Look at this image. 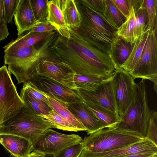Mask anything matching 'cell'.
<instances>
[{
	"mask_svg": "<svg viewBox=\"0 0 157 157\" xmlns=\"http://www.w3.org/2000/svg\"><path fill=\"white\" fill-rule=\"evenodd\" d=\"M135 20L134 10L132 6L129 16L117 31L118 36L132 44H133L135 42L134 28Z\"/></svg>",
	"mask_w": 157,
	"mask_h": 157,
	"instance_id": "cell-27",
	"label": "cell"
},
{
	"mask_svg": "<svg viewBox=\"0 0 157 157\" xmlns=\"http://www.w3.org/2000/svg\"><path fill=\"white\" fill-rule=\"evenodd\" d=\"M35 45L21 48L13 52L4 53V62L8 69L16 78L18 84L24 83L36 72L39 59V50Z\"/></svg>",
	"mask_w": 157,
	"mask_h": 157,
	"instance_id": "cell-6",
	"label": "cell"
},
{
	"mask_svg": "<svg viewBox=\"0 0 157 157\" xmlns=\"http://www.w3.org/2000/svg\"><path fill=\"white\" fill-rule=\"evenodd\" d=\"M109 78H103L75 74L74 81L77 89L88 91H94L100 84Z\"/></svg>",
	"mask_w": 157,
	"mask_h": 157,
	"instance_id": "cell-29",
	"label": "cell"
},
{
	"mask_svg": "<svg viewBox=\"0 0 157 157\" xmlns=\"http://www.w3.org/2000/svg\"><path fill=\"white\" fill-rule=\"evenodd\" d=\"M67 109L85 128L89 135L101 129L98 121L87 107L85 102L66 103Z\"/></svg>",
	"mask_w": 157,
	"mask_h": 157,
	"instance_id": "cell-15",
	"label": "cell"
},
{
	"mask_svg": "<svg viewBox=\"0 0 157 157\" xmlns=\"http://www.w3.org/2000/svg\"><path fill=\"white\" fill-rule=\"evenodd\" d=\"M46 21L55 27L62 36L69 39V29L66 24L62 10V0L48 1Z\"/></svg>",
	"mask_w": 157,
	"mask_h": 157,
	"instance_id": "cell-18",
	"label": "cell"
},
{
	"mask_svg": "<svg viewBox=\"0 0 157 157\" xmlns=\"http://www.w3.org/2000/svg\"><path fill=\"white\" fill-rule=\"evenodd\" d=\"M45 154L36 151H33L24 157H44Z\"/></svg>",
	"mask_w": 157,
	"mask_h": 157,
	"instance_id": "cell-42",
	"label": "cell"
},
{
	"mask_svg": "<svg viewBox=\"0 0 157 157\" xmlns=\"http://www.w3.org/2000/svg\"><path fill=\"white\" fill-rule=\"evenodd\" d=\"M69 39L61 36L53 48L60 60L76 74L103 78L110 77L116 70L109 55L94 47L77 31L69 28Z\"/></svg>",
	"mask_w": 157,
	"mask_h": 157,
	"instance_id": "cell-1",
	"label": "cell"
},
{
	"mask_svg": "<svg viewBox=\"0 0 157 157\" xmlns=\"http://www.w3.org/2000/svg\"><path fill=\"white\" fill-rule=\"evenodd\" d=\"M135 79L122 68L115 70L112 75V84L118 113H124L133 98L136 83Z\"/></svg>",
	"mask_w": 157,
	"mask_h": 157,
	"instance_id": "cell-10",
	"label": "cell"
},
{
	"mask_svg": "<svg viewBox=\"0 0 157 157\" xmlns=\"http://www.w3.org/2000/svg\"><path fill=\"white\" fill-rule=\"evenodd\" d=\"M122 14L127 19L132 8L130 0H111Z\"/></svg>",
	"mask_w": 157,
	"mask_h": 157,
	"instance_id": "cell-37",
	"label": "cell"
},
{
	"mask_svg": "<svg viewBox=\"0 0 157 157\" xmlns=\"http://www.w3.org/2000/svg\"><path fill=\"white\" fill-rule=\"evenodd\" d=\"M81 1L83 5L99 15L104 10V0H86Z\"/></svg>",
	"mask_w": 157,
	"mask_h": 157,
	"instance_id": "cell-38",
	"label": "cell"
},
{
	"mask_svg": "<svg viewBox=\"0 0 157 157\" xmlns=\"http://www.w3.org/2000/svg\"><path fill=\"white\" fill-rule=\"evenodd\" d=\"M153 111L149 108L145 80L142 79L136 83L132 100L115 128L118 130L137 132L145 138L148 121Z\"/></svg>",
	"mask_w": 157,
	"mask_h": 157,
	"instance_id": "cell-3",
	"label": "cell"
},
{
	"mask_svg": "<svg viewBox=\"0 0 157 157\" xmlns=\"http://www.w3.org/2000/svg\"><path fill=\"white\" fill-rule=\"evenodd\" d=\"M20 97L23 103L37 115L48 114L52 109L51 107L47 106L34 99L22 89Z\"/></svg>",
	"mask_w": 157,
	"mask_h": 157,
	"instance_id": "cell-30",
	"label": "cell"
},
{
	"mask_svg": "<svg viewBox=\"0 0 157 157\" xmlns=\"http://www.w3.org/2000/svg\"><path fill=\"white\" fill-rule=\"evenodd\" d=\"M6 65L0 67V125L13 117L24 105Z\"/></svg>",
	"mask_w": 157,
	"mask_h": 157,
	"instance_id": "cell-7",
	"label": "cell"
},
{
	"mask_svg": "<svg viewBox=\"0 0 157 157\" xmlns=\"http://www.w3.org/2000/svg\"><path fill=\"white\" fill-rule=\"evenodd\" d=\"M53 32L43 33H33L30 30L25 31L20 35L14 40H12L4 46V53L13 52L21 48L29 47L53 34Z\"/></svg>",
	"mask_w": 157,
	"mask_h": 157,
	"instance_id": "cell-19",
	"label": "cell"
},
{
	"mask_svg": "<svg viewBox=\"0 0 157 157\" xmlns=\"http://www.w3.org/2000/svg\"><path fill=\"white\" fill-rule=\"evenodd\" d=\"M145 138L137 132L104 128L85 136L83 149L93 153L106 152L126 147Z\"/></svg>",
	"mask_w": 157,
	"mask_h": 157,
	"instance_id": "cell-4",
	"label": "cell"
},
{
	"mask_svg": "<svg viewBox=\"0 0 157 157\" xmlns=\"http://www.w3.org/2000/svg\"><path fill=\"white\" fill-rule=\"evenodd\" d=\"M83 140L77 134H65L48 128L32 144V151L45 154L54 155L73 144L82 143Z\"/></svg>",
	"mask_w": 157,
	"mask_h": 157,
	"instance_id": "cell-9",
	"label": "cell"
},
{
	"mask_svg": "<svg viewBox=\"0 0 157 157\" xmlns=\"http://www.w3.org/2000/svg\"><path fill=\"white\" fill-rule=\"evenodd\" d=\"M33 13L36 21L39 22L45 21L48 14V0H30Z\"/></svg>",
	"mask_w": 157,
	"mask_h": 157,
	"instance_id": "cell-32",
	"label": "cell"
},
{
	"mask_svg": "<svg viewBox=\"0 0 157 157\" xmlns=\"http://www.w3.org/2000/svg\"><path fill=\"white\" fill-rule=\"evenodd\" d=\"M147 153H157V146L145 138L128 146L106 152L93 153L83 149L80 157H122L132 154Z\"/></svg>",
	"mask_w": 157,
	"mask_h": 157,
	"instance_id": "cell-14",
	"label": "cell"
},
{
	"mask_svg": "<svg viewBox=\"0 0 157 157\" xmlns=\"http://www.w3.org/2000/svg\"><path fill=\"white\" fill-rule=\"evenodd\" d=\"M112 79V75L100 84L94 91H88L77 88V92L86 103L100 106L118 114Z\"/></svg>",
	"mask_w": 157,
	"mask_h": 157,
	"instance_id": "cell-13",
	"label": "cell"
},
{
	"mask_svg": "<svg viewBox=\"0 0 157 157\" xmlns=\"http://www.w3.org/2000/svg\"><path fill=\"white\" fill-rule=\"evenodd\" d=\"M88 109L98 121L102 129L115 128L119 122V115L100 106L86 103Z\"/></svg>",
	"mask_w": 157,
	"mask_h": 157,
	"instance_id": "cell-20",
	"label": "cell"
},
{
	"mask_svg": "<svg viewBox=\"0 0 157 157\" xmlns=\"http://www.w3.org/2000/svg\"><path fill=\"white\" fill-rule=\"evenodd\" d=\"M75 2L73 0H62L63 15L69 29H77L81 25V16Z\"/></svg>",
	"mask_w": 157,
	"mask_h": 157,
	"instance_id": "cell-24",
	"label": "cell"
},
{
	"mask_svg": "<svg viewBox=\"0 0 157 157\" xmlns=\"http://www.w3.org/2000/svg\"><path fill=\"white\" fill-rule=\"evenodd\" d=\"M44 157H54V155L45 154Z\"/></svg>",
	"mask_w": 157,
	"mask_h": 157,
	"instance_id": "cell-44",
	"label": "cell"
},
{
	"mask_svg": "<svg viewBox=\"0 0 157 157\" xmlns=\"http://www.w3.org/2000/svg\"><path fill=\"white\" fill-rule=\"evenodd\" d=\"M24 83L22 89L36 100L47 106L51 107L44 93L39 90L28 80Z\"/></svg>",
	"mask_w": 157,
	"mask_h": 157,
	"instance_id": "cell-33",
	"label": "cell"
},
{
	"mask_svg": "<svg viewBox=\"0 0 157 157\" xmlns=\"http://www.w3.org/2000/svg\"><path fill=\"white\" fill-rule=\"evenodd\" d=\"M157 28L151 32L144 46L140 58L129 73L135 79H147L154 83L157 92Z\"/></svg>",
	"mask_w": 157,
	"mask_h": 157,
	"instance_id": "cell-8",
	"label": "cell"
},
{
	"mask_svg": "<svg viewBox=\"0 0 157 157\" xmlns=\"http://www.w3.org/2000/svg\"><path fill=\"white\" fill-rule=\"evenodd\" d=\"M38 116L44 118L50 125L51 128L64 131L77 132L78 129L64 119L53 109L47 115Z\"/></svg>",
	"mask_w": 157,
	"mask_h": 157,
	"instance_id": "cell-28",
	"label": "cell"
},
{
	"mask_svg": "<svg viewBox=\"0 0 157 157\" xmlns=\"http://www.w3.org/2000/svg\"><path fill=\"white\" fill-rule=\"evenodd\" d=\"M7 24L4 20L0 22V41L6 39L9 35Z\"/></svg>",
	"mask_w": 157,
	"mask_h": 157,
	"instance_id": "cell-40",
	"label": "cell"
},
{
	"mask_svg": "<svg viewBox=\"0 0 157 157\" xmlns=\"http://www.w3.org/2000/svg\"><path fill=\"white\" fill-rule=\"evenodd\" d=\"M83 149L82 142L74 144L55 153L54 157H78Z\"/></svg>",
	"mask_w": 157,
	"mask_h": 157,
	"instance_id": "cell-36",
	"label": "cell"
},
{
	"mask_svg": "<svg viewBox=\"0 0 157 157\" xmlns=\"http://www.w3.org/2000/svg\"><path fill=\"white\" fill-rule=\"evenodd\" d=\"M35 73L55 80L71 89H77L74 81L76 73L60 60L53 59H43L38 64Z\"/></svg>",
	"mask_w": 157,
	"mask_h": 157,
	"instance_id": "cell-11",
	"label": "cell"
},
{
	"mask_svg": "<svg viewBox=\"0 0 157 157\" xmlns=\"http://www.w3.org/2000/svg\"><path fill=\"white\" fill-rule=\"evenodd\" d=\"M104 10L99 15L110 25L117 30L127 19L120 12L111 0H104Z\"/></svg>",
	"mask_w": 157,
	"mask_h": 157,
	"instance_id": "cell-25",
	"label": "cell"
},
{
	"mask_svg": "<svg viewBox=\"0 0 157 157\" xmlns=\"http://www.w3.org/2000/svg\"><path fill=\"white\" fill-rule=\"evenodd\" d=\"M45 94L53 110L77 128L78 131H86L82 124L67 109L66 103L61 101L51 93Z\"/></svg>",
	"mask_w": 157,
	"mask_h": 157,
	"instance_id": "cell-21",
	"label": "cell"
},
{
	"mask_svg": "<svg viewBox=\"0 0 157 157\" xmlns=\"http://www.w3.org/2000/svg\"><path fill=\"white\" fill-rule=\"evenodd\" d=\"M142 6L146 9L148 16V22L146 30L151 32L157 28V0H143Z\"/></svg>",
	"mask_w": 157,
	"mask_h": 157,
	"instance_id": "cell-31",
	"label": "cell"
},
{
	"mask_svg": "<svg viewBox=\"0 0 157 157\" xmlns=\"http://www.w3.org/2000/svg\"><path fill=\"white\" fill-rule=\"evenodd\" d=\"M151 32L146 30L135 40L128 57L121 67L122 68L129 73L138 62Z\"/></svg>",
	"mask_w": 157,
	"mask_h": 157,
	"instance_id": "cell-23",
	"label": "cell"
},
{
	"mask_svg": "<svg viewBox=\"0 0 157 157\" xmlns=\"http://www.w3.org/2000/svg\"><path fill=\"white\" fill-rule=\"evenodd\" d=\"M29 30L32 33H40L52 32L56 29L46 21L36 25Z\"/></svg>",
	"mask_w": 157,
	"mask_h": 157,
	"instance_id": "cell-39",
	"label": "cell"
},
{
	"mask_svg": "<svg viewBox=\"0 0 157 157\" xmlns=\"http://www.w3.org/2000/svg\"><path fill=\"white\" fill-rule=\"evenodd\" d=\"M133 45L118 36L109 55L116 70L121 68L128 57Z\"/></svg>",
	"mask_w": 157,
	"mask_h": 157,
	"instance_id": "cell-22",
	"label": "cell"
},
{
	"mask_svg": "<svg viewBox=\"0 0 157 157\" xmlns=\"http://www.w3.org/2000/svg\"><path fill=\"white\" fill-rule=\"evenodd\" d=\"M0 143L13 157H24L32 151L31 143L19 136L0 134Z\"/></svg>",
	"mask_w": 157,
	"mask_h": 157,
	"instance_id": "cell-17",
	"label": "cell"
},
{
	"mask_svg": "<svg viewBox=\"0 0 157 157\" xmlns=\"http://www.w3.org/2000/svg\"><path fill=\"white\" fill-rule=\"evenodd\" d=\"M78 157H80V155Z\"/></svg>",
	"mask_w": 157,
	"mask_h": 157,
	"instance_id": "cell-45",
	"label": "cell"
},
{
	"mask_svg": "<svg viewBox=\"0 0 157 157\" xmlns=\"http://www.w3.org/2000/svg\"><path fill=\"white\" fill-rule=\"evenodd\" d=\"M51 128L44 118L36 115L24 104L17 114L0 125V134L19 136L32 144L44 132Z\"/></svg>",
	"mask_w": 157,
	"mask_h": 157,
	"instance_id": "cell-5",
	"label": "cell"
},
{
	"mask_svg": "<svg viewBox=\"0 0 157 157\" xmlns=\"http://www.w3.org/2000/svg\"><path fill=\"white\" fill-rule=\"evenodd\" d=\"M145 138L157 146V112L153 111L148 121Z\"/></svg>",
	"mask_w": 157,
	"mask_h": 157,
	"instance_id": "cell-34",
	"label": "cell"
},
{
	"mask_svg": "<svg viewBox=\"0 0 157 157\" xmlns=\"http://www.w3.org/2000/svg\"><path fill=\"white\" fill-rule=\"evenodd\" d=\"M28 80L42 92L51 93L65 103L85 102L77 90L71 89L49 78L35 73Z\"/></svg>",
	"mask_w": 157,
	"mask_h": 157,
	"instance_id": "cell-12",
	"label": "cell"
},
{
	"mask_svg": "<svg viewBox=\"0 0 157 157\" xmlns=\"http://www.w3.org/2000/svg\"><path fill=\"white\" fill-rule=\"evenodd\" d=\"M122 157H157V153H147L134 154Z\"/></svg>",
	"mask_w": 157,
	"mask_h": 157,
	"instance_id": "cell-41",
	"label": "cell"
},
{
	"mask_svg": "<svg viewBox=\"0 0 157 157\" xmlns=\"http://www.w3.org/2000/svg\"><path fill=\"white\" fill-rule=\"evenodd\" d=\"M3 8L2 0H0V22L3 21Z\"/></svg>",
	"mask_w": 157,
	"mask_h": 157,
	"instance_id": "cell-43",
	"label": "cell"
},
{
	"mask_svg": "<svg viewBox=\"0 0 157 157\" xmlns=\"http://www.w3.org/2000/svg\"><path fill=\"white\" fill-rule=\"evenodd\" d=\"M81 34L94 47L109 55L118 36L117 30L99 15L82 4Z\"/></svg>",
	"mask_w": 157,
	"mask_h": 157,
	"instance_id": "cell-2",
	"label": "cell"
},
{
	"mask_svg": "<svg viewBox=\"0 0 157 157\" xmlns=\"http://www.w3.org/2000/svg\"><path fill=\"white\" fill-rule=\"evenodd\" d=\"M14 20L18 36L45 21L39 22L35 17L30 0H19Z\"/></svg>",
	"mask_w": 157,
	"mask_h": 157,
	"instance_id": "cell-16",
	"label": "cell"
},
{
	"mask_svg": "<svg viewBox=\"0 0 157 157\" xmlns=\"http://www.w3.org/2000/svg\"><path fill=\"white\" fill-rule=\"evenodd\" d=\"M132 6L134 10L136 18L134 28L135 41L146 30L148 18L147 12L142 6V2L137 1L133 4Z\"/></svg>",
	"mask_w": 157,
	"mask_h": 157,
	"instance_id": "cell-26",
	"label": "cell"
},
{
	"mask_svg": "<svg viewBox=\"0 0 157 157\" xmlns=\"http://www.w3.org/2000/svg\"><path fill=\"white\" fill-rule=\"evenodd\" d=\"M3 20L7 23H10L15 14L19 0H2Z\"/></svg>",
	"mask_w": 157,
	"mask_h": 157,
	"instance_id": "cell-35",
	"label": "cell"
}]
</instances>
